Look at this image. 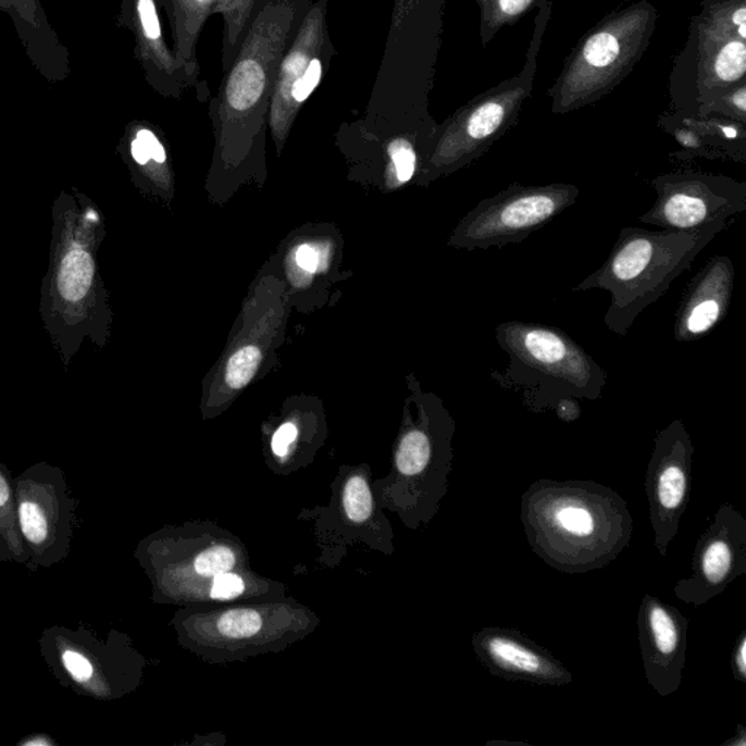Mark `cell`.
<instances>
[{"label": "cell", "instance_id": "6", "mask_svg": "<svg viewBox=\"0 0 746 746\" xmlns=\"http://www.w3.org/2000/svg\"><path fill=\"white\" fill-rule=\"evenodd\" d=\"M16 517L27 569L53 568L71 555L78 500L58 467L33 465L14 478Z\"/></svg>", "mask_w": 746, "mask_h": 746}, {"label": "cell", "instance_id": "7", "mask_svg": "<svg viewBox=\"0 0 746 746\" xmlns=\"http://www.w3.org/2000/svg\"><path fill=\"white\" fill-rule=\"evenodd\" d=\"M656 201L638 216L646 225L681 233H723L746 210V183L737 179L681 171L650 182Z\"/></svg>", "mask_w": 746, "mask_h": 746}, {"label": "cell", "instance_id": "15", "mask_svg": "<svg viewBox=\"0 0 746 746\" xmlns=\"http://www.w3.org/2000/svg\"><path fill=\"white\" fill-rule=\"evenodd\" d=\"M92 257L83 248H73L60 264L58 287L64 301L79 302L91 289L94 281Z\"/></svg>", "mask_w": 746, "mask_h": 746}, {"label": "cell", "instance_id": "1", "mask_svg": "<svg viewBox=\"0 0 746 746\" xmlns=\"http://www.w3.org/2000/svg\"><path fill=\"white\" fill-rule=\"evenodd\" d=\"M521 521L534 555L565 574L607 568L634 530L624 497L592 480H537L521 497Z\"/></svg>", "mask_w": 746, "mask_h": 746}, {"label": "cell", "instance_id": "13", "mask_svg": "<svg viewBox=\"0 0 746 746\" xmlns=\"http://www.w3.org/2000/svg\"><path fill=\"white\" fill-rule=\"evenodd\" d=\"M0 15L10 16L25 55L47 83H64L71 76V50L51 25L41 0H0Z\"/></svg>", "mask_w": 746, "mask_h": 746}, {"label": "cell", "instance_id": "3", "mask_svg": "<svg viewBox=\"0 0 746 746\" xmlns=\"http://www.w3.org/2000/svg\"><path fill=\"white\" fill-rule=\"evenodd\" d=\"M496 340L509 363L505 371H493V380L522 394L534 413L555 410L563 401H596L602 396L606 369L563 330L506 321L497 325Z\"/></svg>", "mask_w": 746, "mask_h": 746}, {"label": "cell", "instance_id": "14", "mask_svg": "<svg viewBox=\"0 0 746 746\" xmlns=\"http://www.w3.org/2000/svg\"><path fill=\"white\" fill-rule=\"evenodd\" d=\"M0 563H18L27 568L21 538L14 492V478L0 464Z\"/></svg>", "mask_w": 746, "mask_h": 746}, {"label": "cell", "instance_id": "24", "mask_svg": "<svg viewBox=\"0 0 746 746\" xmlns=\"http://www.w3.org/2000/svg\"><path fill=\"white\" fill-rule=\"evenodd\" d=\"M321 75H323V66L319 59L312 60L308 64L306 73L291 85V98L296 102H303L310 98L311 94L314 92L316 85H319Z\"/></svg>", "mask_w": 746, "mask_h": 746}, {"label": "cell", "instance_id": "22", "mask_svg": "<svg viewBox=\"0 0 746 746\" xmlns=\"http://www.w3.org/2000/svg\"><path fill=\"white\" fill-rule=\"evenodd\" d=\"M235 565L234 552L226 547H213L201 552L195 561L196 572L206 577L231 572Z\"/></svg>", "mask_w": 746, "mask_h": 746}, {"label": "cell", "instance_id": "16", "mask_svg": "<svg viewBox=\"0 0 746 746\" xmlns=\"http://www.w3.org/2000/svg\"><path fill=\"white\" fill-rule=\"evenodd\" d=\"M264 83L263 67L254 60H244L235 67L228 80L226 98L229 105L237 111L250 110L263 96Z\"/></svg>", "mask_w": 746, "mask_h": 746}, {"label": "cell", "instance_id": "12", "mask_svg": "<svg viewBox=\"0 0 746 746\" xmlns=\"http://www.w3.org/2000/svg\"><path fill=\"white\" fill-rule=\"evenodd\" d=\"M735 263L728 256H716L707 261L689 282L676 310V341L701 340L726 319L735 291Z\"/></svg>", "mask_w": 746, "mask_h": 746}, {"label": "cell", "instance_id": "34", "mask_svg": "<svg viewBox=\"0 0 746 746\" xmlns=\"http://www.w3.org/2000/svg\"><path fill=\"white\" fill-rule=\"evenodd\" d=\"M199 2H204V0H199Z\"/></svg>", "mask_w": 746, "mask_h": 746}, {"label": "cell", "instance_id": "11", "mask_svg": "<svg viewBox=\"0 0 746 746\" xmlns=\"http://www.w3.org/2000/svg\"><path fill=\"white\" fill-rule=\"evenodd\" d=\"M475 658L496 679L542 687H565L572 671L552 651L518 629L490 625L473 634Z\"/></svg>", "mask_w": 746, "mask_h": 746}, {"label": "cell", "instance_id": "27", "mask_svg": "<svg viewBox=\"0 0 746 746\" xmlns=\"http://www.w3.org/2000/svg\"><path fill=\"white\" fill-rule=\"evenodd\" d=\"M732 675L737 683L746 684V630L736 637L731 655Z\"/></svg>", "mask_w": 746, "mask_h": 746}, {"label": "cell", "instance_id": "18", "mask_svg": "<svg viewBox=\"0 0 746 746\" xmlns=\"http://www.w3.org/2000/svg\"><path fill=\"white\" fill-rule=\"evenodd\" d=\"M261 617L252 610H234L225 612L217 621V630L222 636L229 638H247L260 632Z\"/></svg>", "mask_w": 746, "mask_h": 746}, {"label": "cell", "instance_id": "8", "mask_svg": "<svg viewBox=\"0 0 746 746\" xmlns=\"http://www.w3.org/2000/svg\"><path fill=\"white\" fill-rule=\"evenodd\" d=\"M694 445L681 420H674L656 435L647 464L645 488L654 546L660 557L679 534L681 518L688 508L693 484Z\"/></svg>", "mask_w": 746, "mask_h": 746}, {"label": "cell", "instance_id": "4", "mask_svg": "<svg viewBox=\"0 0 746 746\" xmlns=\"http://www.w3.org/2000/svg\"><path fill=\"white\" fill-rule=\"evenodd\" d=\"M579 195L573 184H510L471 209L453 229L449 244L460 250L484 251L525 241L572 208Z\"/></svg>", "mask_w": 746, "mask_h": 746}, {"label": "cell", "instance_id": "19", "mask_svg": "<svg viewBox=\"0 0 746 746\" xmlns=\"http://www.w3.org/2000/svg\"><path fill=\"white\" fill-rule=\"evenodd\" d=\"M716 75L724 83L744 78L746 71V51L744 42L732 41L724 46L716 59Z\"/></svg>", "mask_w": 746, "mask_h": 746}, {"label": "cell", "instance_id": "26", "mask_svg": "<svg viewBox=\"0 0 746 746\" xmlns=\"http://www.w3.org/2000/svg\"><path fill=\"white\" fill-rule=\"evenodd\" d=\"M295 259L298 268L307 273L320 272L321 269H324L325 261H327L325 252L320 251V248L310 246V244H302L301 247H298Z\"/></svg>", "mask_w": 746, "mask_h": 746}, {"label": "cell", "instance_id": "28", "mask_svg": "<svg viewBox=\"0 0 746 746\" xmlns=\"http://www.w3.org/2000/svg\"><path fill=\"white\" fill-rule=\"evenodd\" d=\"M296 437H298V427L294 423H285L283 426L278 427V431L274 433L272 440L273 452L277 457H285L287 451H289V446L294 444Z\"/></svg>", "mask_w": 746, "mask_h": 746}, {"label": "cell", "instance_id": "32", "mask_svg": "<svg viewBox=\"0 0 746 746\" xmlns=\"http://www.w3.org/2000/svg\"><path fill=\"white\" fill-rule=\"evenodd\" d=\"M722 746H746V728L742 723H737L735 736L724 742Z\"/></svg>", "mask_w": 746, "mask_h": 746}, {"label": "cell", "instance_id": "2", "mask_svg": "<svg viewBox=\"0 0 746 746\" xmlns=\"http://www.w3.org/2000/svg\"><path fill=\"white\" fill-rule=\"evenodd\" d=\"M716 235L711 229L681 233L625 226L606 263L572 290L608 291L611 303L604 323L616 336L625 337L637 316L667 294Z\"/></svg>", "mask_w": 746, "mask_h": 746}, {"label": "cell", "instance_id": "23", "mask_svg": "<svg viewBox=\"0 0 746 746\" xmlns=\"http://www.w3.org/2000/svg\"><path fill=\"white\" fill-rule=\"evenodd\" d=\"M389 156L393 158L397 183H409L418 169V157H415L413 146L406 139L394 140L389 145Z\"/></svg>", "mask_w": 746, "mask_h": 746}, {"label": "cell", "instance_id": "31", "mask_svg": "<svg viewBox=\"0 0 746 746\" xmlns=\"http://www.w3.org/2000/svg\"><path fill=\"white\" fill-rule=\"evenodd\" d=\"M531 0H499L501 11L508 15H518L530 7Z\"/></svg>", "mask_w": 746, "mask_h": 746}, {"label": "cell", "instance_id": "30", "mask_svg": "<svg viewBox=\"0 0 746 746\" xmlns=\"http://www.w3.org/2000/svg\"><path fill=\"white\" fill-rule=\"evenodd\" d=\"M130 152L133 160H135L139 165H146L152 160L151 153H149L148 148H146V145L139 139V137H135V139L132 140Z\"/></svg>", "mask_w": 746, "mask_h": 746}, {"label": "cell", "instance_id": "5", "mask_svg": "<svg viewBox=\"0 0 746 746\" xmlns=\"http://www.w3.org/2000/svg\"><path fill=\"white\" fill-rule=\"evenodd\" d=\"M40 654L62 687L78 696L109 701L128 688V654L119 633L102 638L97 630L53 625L42 632Z\"/></svg>", "mask_w": 746, "mask_h": 746}, {"label": "cell", "instance_id": "25", "mask_svg": "<svg viewBox=\"0 0 746 746\" xmlns=\"http://www.w3.org/2000/svg\"><path fill=\"white\" fill-rule=\"evenodd\" d=\"M246 585L238 574L222 573L214 576L212 586V598L214 599H233L241 595Z\"/></svg>", "mask_w": 746, "mask_h": 746}, {"label": "cell", "instance_id": "20", "mask_svg": "<svg viewBox=\"0 0 746 746\" xmlns=\"http://www.w3.org/2000/svg\"><path fill=\"white\" fill-rule=\"evenodd\" d=\"M345 508L347 517L355 522H364L372 513V496L368 483L362 477H353L345 487Z\"/></svg>", "mask_w": 746, "mask_h": 746}, {"label": "cell", "instance_id": "17", "mask_svg": "<svg viewBox=\"0 0 746 746\" xmlns=\"http://www.w3.org/2000/svg\"><path fill=\"white\" fill-rule=\"evenodd\" d=\"M261 360H263V353L259 347L246 346L239 349L229 359L228 366H226V385L235 391L246 388L259 371Z\"/></svg>", "mask_w": 746, "mask_h": 746}, {"label": "cell", "instance_id": "29", "mask_svg": "<svg viewBox=\"0 0 746 746\" xmlns=\"http://www.w3.org/2000/svg\"><path fill=\"white\" fill-rule=\"evenodd\" d=\"M136 137L144 141L153 161L158 162V164H164L166 161L165 149L161 141L158 140V137L153 135V132L149 130V128H139Z\"/></svg>", "mask_w": 746, "mask_h": 746}, {"label": "cell", "instance_id": "21", "mask_svg": "<svg viewBox=\"0 0 746 746\" xmlns=\"http://www.w3.org/2000/svg\"><path fill=\"white\" fill-rule=\"evenodd\" d=\"M620 54V42L614 34L599 33L589 38L585 46V60L590 66L607 67Z\"/></svg>", "mask_w": 746, "mask_h": 746}, {"label": "cell", "instance_id": "10", "mask_svg": "<svg viewBox=\"0 0 746 746\" xmlns=\"http://www.w3.org/2000/svg\"><path fill=\"white\" fill-rule=\"evenodd\" d=\"M688 627L689 620L679 608L656 595L643 596L637 612L638 645L647 683L660 697L672 696L683 683Z\"/></svg>", "mask_w": 746, "mask_h": 746}, {"label": "cell", "instance_id": "9", "mask_svg": "<svg viewBox=\"0 0 746 746\" xmlns=\"http://www.w3.org/2000/svg\"><path fill=\"white\" fill-rule=\"evenodd\" d=\"M746 574V518L732 503L720 506L694 547L692 574L675 583L680 601L703 607Z\"/></svg>", "mask_w": 746, "mask_h": 746}, {"label": "cell", "instance_id": "33", "mask_svg": "<svg viewBox=\"0 0 746 746\" xmlns=\"http://www.w3.org/2000/svg\"><path fill=\"white\" fill-rule=\"evenodd\" d=\"M733 21H735V24L739 25V34L742 38L746 37V11L744 8H741L739 11L736 12L735 16H733Z\"/></svg>", "mask_w": 746, "mask_h": 746}]
</instances>
